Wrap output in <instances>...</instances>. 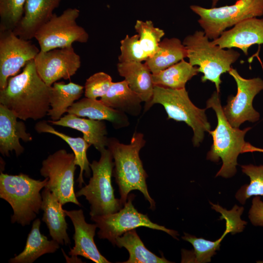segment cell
I'll return each mask as SVG.
<instances>
[{"instance_id": "1", "label": "cell", "mask_w": 263, "mask_h": 263, "mask_svg": "<svg viewBox=\"0 0 263 263\" xmlns=\"http://www.w3.org/2000/svg\"><path fill=\"white\" fill-rule=\"evenodd\" d=\"M52 86L38 75L34 59L28 61L19 74L10 77L0 90V104L24 121L41 119L50 109Z\"/></svg>"}, {"instance_id": "2", "label": "cell", "mask_w": 263, "mask_h": 263, "mask_svg": "<svg viewBox=\"0 0 263 263\" xmlns=\"http://www.w3.org/2000/svg\"><path fill=\"white\" fill-rule=\"evenodd\" d=\"M145 144L143 134L135 132L129 144L110 138L107 147L114 160L113 175L118 186L123 206L127 202L129 193L132 190H138L150 203V208L154 210L155 203L149 193L146 183L148 175L139 156L140 150Z\"/></svg>"}, {"instance_id": "3", "label": "cell", "mask_w": 263, "mask_h": 263, "mask_svg": "<svg viewBox=\"0 0 263 263\" xmlns=\"http://www.w3.org/2000/svg\"><path fill=\"white\" fill-rule=\"evenodd\" d=\"M219 94L217 91L214 92L207 101L206 108L212 109L217 118L215 129L208 132L213 142L207 159L218 162L221 158L223 164L216 177L227 178L234 176L236 172L238 156L243 153L246 143L244 136L251 128L247 127L241 130L230 124L224 113Z\"/></svg>"}, {"instance_id": "4", "label": "cell", "mask_w": 263, "mask_h": 263, "mask_svg": "<svg viewBox=\"0 0 263 263\" xmlns=\"http://www.w3.org/2000/svg\"><path fill=\"white\" fill-rule=\"evenodd\" d=\"M48 180V178L42 181L35 180L22 173L10 175L0 172V197L13 209L12 223L24 226L36 218L42 204L40 191L46 187Z\"/></svg>"}, {"instance_id": "5", "label": "cell", "mask_w": 263, "mask_h": 263, "mask_svg": "<svg viewBox=\"0 0 263 263\" xmlns=\"http://www.w3.org/2000/svg\"><path fill=\"white\" fill-rule=\"evenodd\" d=\"M209 39L204 31H196L186 37L182 43L187 49L189 63L197 66L199 72L203 74L202 82L214 83L219 93L221 75L230 71L240 54L233 48H222Z\"/></svg>"}, {"instance_id": "6", "label": "cell", "mask_w": 263, "mask_h": 263, "mask_svg": "<svg viewBox=\"0 0 263 263\" xmlns=\"http://www.w3.org/2000/svg\"><path fill=\"white\" fill-rule=\"evenodd\" d=\"M155 104L164 107L168 119L183 121L192 128V142L195 147H198L202 142L205 132L210 131L211 126L205 113L207 109L195 106L189 99L186 88L172 89L154 86L152 98L145 105V110H148Z\"/></svg>"}, {"instance_id": "7", "label": "cell", "mask_w": 263, "mask_h": 263, "mask_svg": "<svg viewBox=\"0 0 263 263\" xmlns=\"http://www.w3.org/2000/svg\"><path fill=\"white\" fill-rule=\"evenodd\" d=\"M100 153L99 161L90 164L93 175L89 184L75 193L76 197L85 196L91 205V216L113 213L123 207L121 200L115 197L112 184L114 165L113 156L108 149Z\"/></svg>"}, {"instance_id": "8", "label": "cell", "mask_w": 263, "mask_h": 263, "mask_svg": "<svg viewBox=\"0 0 263 263\" xmlns=\"http://www.w3.org/2000/svg\"><path fill=\"white\" fill-rule=\"evenodd\" d=\"M200 17L198 22L209 39H215L228 28L247 19L263 15V0H238L234 4L206 8L192 5Z\"/></svg>"}, {"instance_id": "9", "label": "cell", "mask_w": 263, "mask_h": 263, "mask_svg": "<svg viewBox=\"0 0 263 263\" xmlns=\"http://www.w3.org/2000/svg\"><path fill=\"white\" fill-rule=\"evenodd\" d=\"M134 198L133 194L130 195L128 201L117 212L91 216V220L95 223L99 229L97 232L99 239H107L115 245L116 238L125 232L137 227H146L164 231L178 240L177 231L154 223L147 215L139 212L132 204Z\"/></svg>"}, {"instance_id": "10", "label": "cell", "mask_w": 263, "mask_h": 263, "mask_svg": "<svg viewBox=\"0 0 263 263\" xmlns=\"http://www.w3.org/2000/svg\"><path fill=\"white\" fill-rule=\"evenodd\" d=\"M79 14L76 8H67L59 16L54 14L35 34L40 50L46 52L71 46L75 42H87L88 33L76 23Z\"/></svg>"}, {"instance_id": "11", "label": "cell", "mask_w": 263, "mask_h": 263, "mask_svg": "<svg viewBox=\"0 0 263 263\" xmlns=\"http://www.w3.org/2000/svg\"><path fill=\"white\" fill-rule=\"evenodd\" d=\"M76 169L74 153L64 149L49 155L42 162L40 173L48 180L45 188L49 189L63 206L72 203L79 206L74 190V175Z\"/></svg>"}, {"instance_id": "12", "label": "cell", "mask_w": 263, "mask_h": 263, "mask_svg": "<svg viewBox=\"0 0 263 263\" xmlns=\"http://www.w3.org/2000/svg\"><path fill=\"white\" fill-rule=\"evenodd\" d=\"M228 73L236 83L237 92L235 96H228L227 104L223 108L225 117L233 127L238 128L246 121H257L260 115L253 108V101L263 90V79L260 77L244 78L232 68Z\"/></svg>"}, {"instance_id": "13", "label": "cell", "mask_w": 263, "mask_h": 263, "mask_svg": "<svg viewBox=\"0 0 263 263\" xmlns=\"http://www.w3.org/2000/svg\"><path fill=\"white\" fill-rule=\"evenodd\" d=\"M214 210L221 214L219 220H225V229L222 236L218 240L211 241L203 238L184 233L182 239L192 245L193 250H182V263H206L211 261V257L220 249V244L228 233L235 234L243 231L247 222L241 219L244 207L235 205L230 210H227L216 205Z\"/></svg>"}, {"instance_id": "14", "label": "cell", "mask_w": 263, "mask_h": 263, "mask_svg": "<svg viewBox=\"0 0 263 263\" xmlns=\"http://www.w3.org/2000/svg\"><path fill=\"white\" fill-rule=\"evenodd\" d=\"M40 50L29 40L17 36L13 30H0V90Z\"/></svg>"}, {"instance_id": "15", "label": "cell", "mask_w": 263, "mask_h": 263, "mask_svg": "<svg viewBox=\"0 0 263 263\" xmlns=\"http://www.w3.org/2000/svg\"><path fill=\"white\" fill-rule=\"evenodd\" d=\"M34 61L38 75L50 86L60 79H70L81 66L80 57L72 45L46 52L40 51Z\"/></svg>"}, {"instance_id": "16", "label": "cell", "mask_w": 263, "mask_h": 263, "mask_svg": "<svg viewBox=\"0 0 263 263\" xmlns=\"http://www.w3.org/2000/svg\"><path fill=\"white\" fill-rule=\"evenodd\" d=\"M211 42L224 49L239 48L247 55L250 46L263 44V19L255 17L244 20L225 31Z\"/></svg>"}, {"instance_id": "17", "label": "cell", "mask_w": 263, "mask_h": 263, "mask_svg": "<svg viewBox=\"0 0 263 263\" xmlns=\"http://www.w3.org/2000/svg\"><path fill=\"white\" fill-rule=\"evenodd\" d=\"M64 211L74 225L75 233L73 239L74 246L71 249L69 254L73 257L82 256L96 263H111L99 251L94 241L96 224L87 223L82 209Z\"/></svg>"}, {"instance_id": "18", "label": "cell", "mask_w": 263, "mask_h": 263, "mask_svg": "<svg viewBox=\"0 0 263 263\" xmlns=\"http://www.w3.org/2000/svg\"><path fill=\"white\" fill-rule=\"evenodd\" d=\"M61 0H26L22 19L14 33L26 40L34 38L37 31L53 15Z\"/></svg>"}, {"instance_id": "19", "label": "cell", "mask_w": 263, "mask_h": 263, "mask_svg": "<svg viewBox=\"0 0 263 263\" xmlns=\"http://www.w3.org/2000/svg\"><path fill=\"white\" fill-rule=\"evenodd\" d=\"M18 118L11 111L0 104V152L3 156H8L9 152L13 150L19 156L24 151L19 139L24 142L32 140L25 124Z\"/></svg>"}, {"instance_id": "20", "label": "cell", "mask_w": 263, "mask_h": 263, "mask_svg": "<svg viewBox=\"0 0 263 263\" xmlns=\"http://www.w3.org/2000/svg\"><path fill=\"white\" fill-rule=\"evenodd\" d=\"M43 211L42 221L46 224L52 239L61 245H69L70 238L67 234L68 224L65 220L66 214L62 205L56 196L47 188L41 192Z\"/></svg>"}, {"instance_id": "21", "label": "cell", "mask_w": 263, "mask_h": 263, "mask_svg": "<svg viewBox=\"0 0 263 263\" xmlns=\"http://www.w3.org/2000/svg\"><path fill=\"white\" fill-rule=\"evenodd\" d=\"M67 113L91 119L106 120L117 129L127 127L130 124L126 113L107 106L100 100L86 97L75 102Z\"/></svg>"}, {"instance_id": "22", "label": "cell", "mask_w": 263, "mask_h": 263, "mask_svg": "<svg viewBox=\"0 0 263 263\" xmlns=\"http://www.w3.org/2000/svg\"><path fill=\"white\" fill-rule=\"evenodd\" d=\"M52 125L70 128L83 133V138L100 152L107 147V131L103 121L81 118L73 114L68 113L57 121L49 120Z\"/></svg>"}, {"instance_id": "23", "label": "cell", "mask_w": 263, "mask_h": 263, "mask_svg": "<svg viewBox=\"0 0 263 263\" xmlns=\"http://www.w3.org/2000/svg\"><path fill=\"white\" fill-rule=\"evenodd\" d=\"M117 69L131 90L140 96L145 105L148 104L152 98L154 85L152 74L145 63L119 62Z\"/></svg>"}, {"instance_id": "24", "label": "cell", "mask_w": 263, "mask_h": 263, "mask_svg": "<svg viewBox=\"0 0 263 263\" xmlns=\"http://www.w3.org/2000/svg\"><path fill=\"white\" fill-rule=\"evenodd\" d=\"M40 224L39 219L33 221L23 250L11 258L9 263H32L41 256L53 253L59 248L60 244L58 242L53 239L49 240L46 236L41 233L39 230Z\"/></svg>"}, {"instance_id": "25", "label": "cell", "mask_w": 263, "mask_h": 263, "mask_svg": "<svg viewBox=\"0 0 263 263\" xmlns=\"http://www.w3.org/2000/svg\"><path fill=\"white\" fill-rule=\"evenodd\" d=\"M100 100L108 107L133 116H138L142 110V100L131 90L125 80L113 82Z\"/></svg>"}, {"instance_id": "26", "label": "cell", "mask_w": 263, "mask_h": 263, "mask_svg": "<svg viewBox=\"0 0 263 263\" xmlns=\"http://www.w3.org/2000/svg\"><path fill=\"white\" fill-rule=\"evenodd\" d=\"M187 57V51L176 38L161 40L156 52L145 62L152 74H156Z\"/></svg>"}, {"instance_id": "27", "label": "cell", "mask_w": 263, "mask_h": 263, "mask_svg": "<svg viewBox=\"0 0 263 263\" xmlns=\"http://www.w3.org/2000/svg\"><path fill=\"white\" fill-rule=\"evenodd\" d=\"M45 120L39 121L35 125V129L38 133H49L54 134L65 141L70 146L75 156V162L76 166L80 167V173L77 180L78 187L82 188L84 181L83 174L86 177L91 175V168L87 157V150L91 145L83 138L69 136L55 130Z\"/></svg>"}, {"instance_id": "28", "label": "cell", "mask_w": 263, "mask_h": 263, "mask_svg": "<svg viewBox=\"0 0 263 263\" xmlns=\"http://www.w3.org/2000/svg\"><path fill=\"white\" fill-rule=\"evenodd\" d=\"M84 87L70 82H55L52 86L50 109L47 115L51 120L57 121L67 112L68 109L81 96Z\"/></svg>"}, {"instance_id": "29", "label": "cell", "mask_w": 263, "mask_h": 263, "mask_svg": "<svg viewBox=\"0 0 263 263\" xmlns=\"http://www.w3.org/2000/svg\"><path fill=\"white\" fill-rule=\"evenodd\" d=\"M198 67L183 59L160 72L152 74L154 86L172 89L185 88L187 82L199 73Z\"/></svg>"}, {"instance_id": "30", "label": "cell", "mask_w": 263, "mask_h": 263, "mask_svg": "<svg viewBox=\"0 0 263 263\" xmlns=\"http://www.w3.org/2000/svg\"><path fill=\"white\" fill-rule=\"evenodd\" d=\"M119 248L125 247L129 252V258L123 263H169L163 256L159 257L149 251L136 233L135 229L117 237L115 244Z\"/></svg>"}, {"instance_id": "31", "label": "cell", "mask_w": 263, "mask_h": 263, "mask_svg": "<svg viewBox=\"0 0 263 263\" xmlns=\"http://www.w3.org/2000/svg\"><path fill=\"white\" fill-rule=\"evenodd\" d=\"M242 171L249 176L250 183L242 186L236 193V198L242 204L252 196H263V165L241 166Z\"/></svg>"}, {"instance_id": "32", "label": "cell", "mask_w": 263, "mask_h": 263, "mask_svg": "<svg viewBox=\"0 0 263 263\" xmlns=\"http://www.w3.org/2000/svg\"><path fill=\"white\" fill-rule=\"evenodd\" d=\"M134 28L143 50L149 57L151 56L157 51L161 38L165 35L164 30L154 27L151 20H137Z\"/></svg>"}, {"instance_id": "33", "label": "cell", "mask_w": 263, "mask_h": 263, "mask_svg": "<svg viewBox=\"0 0 263 263\" xmlns=\"http://www.w3.org/2000/svg\"><path fill=\"white\" fill-rule=\"evenodd\" d=\"M26 0H0V30H14L24 13Z\"/></svg>"}, {"instance_id": "34", "label": "cell", "mask_w": 263, "mask_h": 263, "mask_svg": "<svg viewBox=\"0 0 263 263\" xmlns=\"http://www.w3.org/2000/svg\"><path fill=\"white\" fill-rule=\"evenodd\" d=\"M120 52L118 56L120 63L145 61L149 58L140 44L138 34L127 35L121 40Z\"/></svg>"}, {"instance_id": "35", "label": "cell", "mask_w": 263, "mask_h": 263, "mask_svg": "<svg viewBox=\"0 0 263 263\" xmlns=\"http://www.w3.org/2000/svg\"><path fill=\"white\" fill-rule=\"evenodd\" d=\"M112 78L104 72H98L90 76L84 86V94L87 98L96 99L104 96L112 83Z\"/></svg>"}, {"instance_id": "36", "label": "cell", "mask_w": 263, "mask_h": 263, "mask_svg": "<svg viewBox=\"0 0 263 263\" xmlns=\"http://www.w3.org/2000/svg\"><path fill=\"white\" fill-rule=\"evenodd\" d=\"M248 217L254 225L263 226V202L258 196L254 197L252 200Z\"/></svg>"}, {"instance_id": "37", "label": "cell", "mask_w": 263, "mask_h": 263, "mask_svg": "<svg viewBox=\"0 0 263 263\" xmlns=\"http://www.w3.org/2000/svg\"><path fill=\"white\" fill-rule=\"evenodd\" d=\"M255 151L263 152V149L255 147L251 145L249 143L246 142L245 146L243 150V153L246 152H255Z\"/></svg>"}, {"instance_id": "38", "label": "cell", "mask_w": 263, "mask_h": 263, "mask_svg": "<svg viewBox=\"0 0 263 263\" xmlns=\"http://www.w3.org/2000/svg\"><path fill=\"white\" fill-rule=\"evenodd\" d=\"M219 0H212V7H215Z\"/></svg>"}]
</instances>
